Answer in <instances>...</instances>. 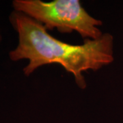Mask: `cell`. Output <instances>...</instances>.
Wrapping results in <instances>:
<instances>
[{"label":"cell","instance_id":"1","mask_svg":"<svg viewBox=\"0 0 123 123\" xmlns=\"http://www.w3.org/2000/svg\"><path fill=\"white\" fill-rule=\"evenodd\" d=\"M9 21L18 40L16 48L9 52V57L13 62L28 60L23 69L27 77L41 66L57 64L73 75L77 86L84 90L87 86L84 72L97 71L114 60L113 37L110 34L75 45L54 38L41 23L21 12L13 10Z\"/></svg>","mask_w":123,"mask_h":123},{"label":"cell","instance_id":"2","mask_svg":"<svg viewBox=\"0 0 123 123\" xmlns=\"http://www.w3.org/2000/svg\"><path fill=\"white\" fill-rule=\"evenodd\" d=\"M14 10L21 12L41 23L47 31L60 33L76 31L84 40H97L103 33L102 21L92 17L79 0H14Z\"/></svg>","mask_w":123,"mask_h":123},{"label":"cell","instance_id":"3","mask_svg":"<svg viewBox=\"0 0 123 123\" xmlns=\"http://www.w3.org/2000/svg\"><path fill=\"white\" fill-rule=\"evenodd\" d=\"M1 40H2V35H1V30H0V43L1 42Z\"/></svg>","mask_w":123,"mask_h":123}]
</instances>
